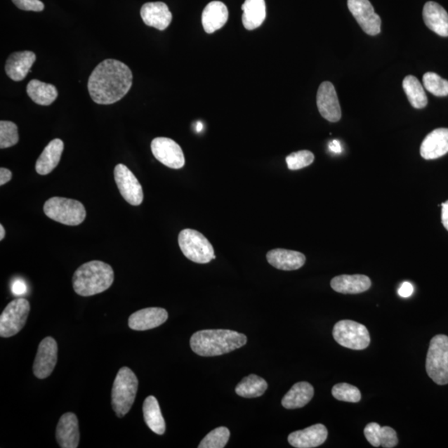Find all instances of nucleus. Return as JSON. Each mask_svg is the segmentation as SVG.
Here are the masks:
<instances>
[{"mask_svg":"<svg viewBox=\"0 0 448 448\" xmlns=\"http://www.w3.org/2000/svg\"><path fill=\"white\" fill-rule=\"evenodd\" d=\"M133 82L130 67L116 59H106L98 64L89 77L90 97L99 105H112L129 93Z\"/></svg>","mask_w":448,"mask_h":448,"instance_id":"obj_1","label":"nucleus"},{"mask_svg":"<svg viewBox=\"0 0 448 448\" xmlns=\"http://www.w3.org/2000/svg\"><path fill=\"white\" fill-rule=\"evenodd\" d=\"M244 334L230 330H204L195 332L190 339L192 350L204 357L230 353L246 345Z\"/></svg>","mask_w":448,"mask_h":448,"instance_id":"obj_2","label":"nucleus"},{"mask_svg":"<svg viewBox=\"0 0 448 448\" xmlns=\"http://www.w3.org/2000/svg\"><path fill=\"white\" fill-rule=\"evenodd\" d=\"M113 282L112 268L100 261L82 264L72 277L73 288L76 294L81 296L102 294L112 286Z\"/></svg>","mask_w":448,"mask_h":448,"instance_id":"obj_3","label":"nucleus"},{"mask_svg":"<svg viewBox=\"0 0 448 448\" xmlns=\"http://www.w3.org/2000/svg\"><path fill=\"white\" fill-rule=\"evenodd\" d=\"M138 385V378L130 368L119 370L112 390V405L118 418L124 417L134 404Z\"/></svg>","mask_w":448,"mask_h":448,"instance_id":"obj_4","label":"nucleus"},{"mask_svg":"<svg viewBox=\"0 0 448 448\" xmlns=\"http://www.w3.org/2000/svg\"><path fill=\"white\" fill-rule=\"evenodd\" d=\"M44 211L49 218L67 226L79 225L86 216L84 205L79 201L62 197L46 201Z\"/></svg>","mask_w":448,"mask_h":448,"instance_id":"obj_5","label":"nucleus"},{"mask_svg":"<svg viewBox=\"0 0 448 448\" xmlns=\"http://www.w3.org/2000/svg\"><path fill=\"white\" fill-rule=\"evenodd\" d=\"M426 370L428 376L440 386L448 383V336H434L427 355Z\"/></svg>","mask_w":448,"mask_h":448,"instance_id":"obj_6","label":"nucleus"},{"mask_svg":"<svg viewBox=\"0 0 448 448\" xmlns=\"http://www.w3.org/2000/svg\"><path fill=\"white\" fill-rule=\"evenodd\" d=\"M178 242L183 254L192 262L206 264L216 258L212 244L199 231L190 228L182 230Z\"/></svg>","mask_w":448,"mask_h":448,"instance_id":"obj_7","label":"nucleus"},{"mask_svg":"<svg viewBox=\"0 0 448 448\" xmlns=\"http://www.w3.org/2000/svg\"><path fill=\"white\" fill-rule=\"evenodd\" d=\"M333 337L338 344L355 350L367 349L370 343L367 328L350 319H344L335 324Z\"/></svg>","mask_w":448,"mask_h":448,"instance_id":"obj_8","label":"nucleus"},{"mask_svg":"<svg viewBox=\"0 0 448 448\" xmlns=\"http://www.w3.org/2000/svg\"><path fill=\"white\" fill-rule=\"evenodd\" d=\"M30 312V304L25 298L11 301L0 317V336L8 338L17 335L25 327Z\"/></svg>","mask_w":448,"mask_h":448,"instance_id":"obj_9","label":"nucleus"},{"mask_svg":"<svg viewBox=\"0 0 448 448\" xmlns=\"http://www.w3.org/2000/svg\"><path fill=\"white\" fill-rule=\"evenodd\" d=\"M117 188L128 204L139 206L144 200L143 186L130 169L123 164H118L114 170Z\"/></svg>","mask_w":448,"mask_h":448,"instance_id":"obj_10","label":"nucleus"},{"mask_svg":"<svg viewBox=\"0 0 448 448\" xmlns=\"http://www.w3.org/2000/svg\"><path fill=\"white\" fill-rule=\"evenodd\" d=\"M152 152L155 159L171 169L179 170L185 166L184 152L179 144L167 137H157L152 143Z\"/></svg>","mask_w":448,"mask_h":448,"instance_id":"obj_11","label":"nucleus"},{"mask_svg":"<svg viewBox=\"0 0 448 448\" xmlns=\"http://www.w3.org/2000/svg\"><path fill=\"white\" fill-rule=\"evenodd\" d=\"M348 8L365 34L378 35L381 31V18L369 0H348Z\"/></svg>","mask_w":448,"mask_h":448,"instance_id":"obj_12","label":"nucleus"},{"mask_svg":"<svg viewBox=\"0 0 448 448\" xmlns=\"http://www.w3.org/2000/svg\"><path fill=\"white\" fill-rule=\"evenodd\" d=\"M58 362V344L52 337H46L41 341L37 352L34 374L39 378L44 379L51 376Z\"/></svg>","mask_w":448,"mask_h":448,"instance_id":"obj_13","label":"nucleus"},{"mask_svg":"<svg viewBox=\"0 0 448 448\" xmlns=\"http://www.w3.org/2000/svg\"><path fill=\"white\" fill-rule=\"evenodd\" d=\"M317 107L323 118L330 122H337L341 118V108L335 86L330 81H324L317 91Z\"/></svg>","mask_w":448,"mask_h":448,"instance_id":"obj_14","label":"nucleus"},{"mask_svg":"<svg viewBox=\"0 0 448 448\" xmlns=\"http://www.w3.org/2000/svg\"><path fill=\"white\" fill-rule=\"evenodd\" d=\"M168 312L166 309L150 308L138 310L132 314L128 321L131 330L144 331L159 327L166 322Z\"/></svg>","mask_w":448,"mask_h":448,"instance_id":"obj_15","label":"nucleus"},{"mask_svg":"<svg viewBox=\"0 0 448 448\" xmlns=\"http://www.w3.org/2000/svg\"><path fill=\"white\" fill-rule=\"evenodd\" d=\"M56 440L62 448H77L80 441L79 419L73 413L64 414L59 419Z\"/></svg>","mask_w":448,"mask_h":448,"instance_id":"obj_16","label":"nucleus"},{"mask_svg":"<svg viewBox=\"0 0 448 448\" xmlns=\"http://www.w3.org/2000/svg\"><path fill=\"white\" fill-rule=\"evenodd\" d=\"M140 16L146 25L159 31L166 29L172 21L170 8L163 2L145 4L141 7Z\"/></svg>","mask_w":448,"mask_h":448,"instance_id":"obj_17","label":"nucleus"},{"mask_svg":"<svg viewBox=\"0 0 448 448\" xmlns=\"http://www.w3.org/2000/svg\"><path fill=\"white\" fill-rule=\"evenodd\" d=\"M327 437V428L323 424H315L303 430L291 433L288 442L296 448H313L322 445Z\"/></svg>","mask_w":448,"mask_h":448,"instance_id":"obj_18","label":"nucleus"},{"mask_svg":"<svg viewBox=\"0 0 448 448\" xmlns=\"http://www.w3.org/2000/svg\"><path fill=\"white\" fill-rule=\"evenodd\" d=\"M448 153V129L438 128L429 133L423 141L420 154L425 159H435Z\"/></svg>","mask_w":448,"mask_h":448,"instance_id":"obj_19","label":"nucleus"},{"mask_svg":"<svg viewBox=\"0 0 448 448\" xmlns=\"http://www.w3.org/2000/svg\"><path fill=\"white\" fill-rule=\"evenodd\" d=\"M36 54L31 51L15 52L9 55L6 63L7 76L13 81L25 79L36 61Z\"/></svg>","mask_w":448,"mask_h":448,"instance_id":"obj_20","label":"nucleus"},{"mask_svg":"<svg viewBox=\"0 0 448 448\" xmlns=\"http://www.w3.org/2000/svg\"><path fill=\"white\" fill-rule=\"evenodd\" d=\"M268 262L282 271H294L304 266L305 256L299 251L277 249L269 251Z\"/></svg>","mask_w":448,"mask_h":448,"instance_id":"obj_21","label":"nucleus"},{"mask_svg":"<svg viewBox=\"0 0 448 448\" xmlns=\"http://www.w3.org/2000/svg\"><path fill=\"white\" fill-rule=\"evenodd\" d=\"M423 17L429 29L437 35L448 37V13L440 4L433 1L425 4Z\"/></svg>","mask_w":448,"mask_h":448,"instance_id":"obj_22","label":"nucleus"},{"mask_svg":"<svg viewBox=\"0 0 448 448\" xmlns=\"http://www.w3.org/2000/svg\"><path fill=\"white\" fill-rule=\"evenodd\" d=\"M64 150L63 141L54 139L46 146L36 162V171L41 176H47L58 166Z\"/></svg>","mask_w":448,"mask_h":448,"instance_id":"obj_23","label":"nucleus"},{"mask_svg":"<svg viewBox=\"0 0 448 448\" xmlns=\"http://www.w3.org/2000/svg\"><path fill=\"white\" fill-rule=\"evenodd\" d=\"M331 286L339 294H359L369 289L371 281L364 275H341L334 277Z\"/></svg>","mask_w":448,"mask_h":448,"instance_id":"obj_24","label":"nucleus"},{"mask_svg":"<svg viewBox=\"0 0 448 448\" xmlns=\"http://www.w3.org/2000/svg\"><path fill=\"white\" fill-rule=\"evenodd\" d=\"M228 20V8L220 1L208 4L202 13V25L207 34H213L220 29Z\"/></svg>","mask_w":448,"mask_h":448,"instance_id":"obj_25","label":"nucleus"},{"mask_svg":"<svg viewBox=\"0 0 448 448\" xmlns=\"http://www.w3.org/2000/svg\"><path fill=\"white\" fill-rule=\"evenodd\" d=\"M314 388L308 382H299L292 386L283 397L282 404L287 409L303 408L312 400Z\"/></svg>","mask_w":448,"mask_h":448,"instance_id":"obj_26","label":"nucleus"},{"mask_svg":"<svg viewBox=\"0 0 448 448\" xmlns=\"http://www.w3.org/2000/svg\"><path fill=\"white\" fill-rule=\"evenodd\" d=\"M242 24L246 29L253 30L263 24L266 18L265 0H245L242 6Z\"/></svg>","mask_w":448,"mask_h":448,"instance_id":"obj_27","label":"nucleus"},{"mask_svg":"<svg viewBox=\"0 0 448 448\" xmlns=\"http://www.w3.org/2000/svg\"><path fill=\"white\" fill-rule=\"evenodd\" d=\"M27 93L33 102L40 106H50L58 98L56 86L33 79L27 86Z\"/></svg>","mask_w":448,"mask_h":448,"instance_id":"obj_28","label":"nucleus"},{"mask_svg":"<svg viewBox=\"0 0 448 448\" xmlns=\"http://www.w3.org/2000/svg\"><path fill=\"white\" fill-rule=\"evenodd\" d=\"M143 414L145 422L150 430L159 435H163L166 432V422L158 400L154 396H149L144 401Z\"/></svg>","mask_w":448,"mask_h":448,"instance_id":"obj_29","label":"nucleus"},{"mask_svg":"<svg viewBox=\"0 0 448 448\" xmlns=\"http://www.w3.org/2000/svg\"><path fill=\"white\" fill-rule=\"evenodd\" d=\"M268 383L265 379L256 376V374H250L248 377L242 379L237 386L235 391L237 395L251 399V397L263 395L268 390Z\"/></svg>","mask_w":448,"mask_h":448,"instance_id":"obj_30","label":"nucleus"},{"mask_svg":"<svg viewBox=\"0 0 448 448\" xmlns=\"http://www.w3.org/2000/svg\"><path fill=\"white\" fill-rule=\"evenodd\" d=\"M403 88L407 98L414 108L422 109L427 106V95L417 77L407 76L403 81Z\"/></svg>","mask_w":448,"mask_h":448,"instance_id":"obj_31","label":"nucleus"},{"mask_svg":"<svg viewBox=\"0 0 448 448\" xmlns=\"http://www.w3.org/2000/svg\"><path fill=\"white\" fill-rule=\"evenodd\" d=\"M423 81L424 88L436 97H446L448 95V81L442 79L437 73H425Z\"/></svg>","mask_w":448,"mask_h":448,"instance_id":"obj_32","label":"nucleus"},{"mask_svg":"<svg viewBox=\"0 0 448 448\" xmlns=\"http://www.w3.org/2000/svg\"><path fill=\"white\" fill-rule=\"evenodd\" d=\"M230 432L225 427H219L210 432L201 441L199 448H223L230 440Z\"/></svg>","mask_w":448,"mask_h":448,"instance_id":"obj_33","label":"nucleus"},{"mask_svg":"<svg viewBox=\"0 0 448 448\" xmlns=\"http://www.w3.org/2000/svg\"><path fill=\"white\" fill-rule=\"evenodd\" d=\"M20 140L15 123L8 121H0V148L6 149L15 145Z\"/></svg>","mask_w":448,"mask_h":448,"instance_id":"obj_34","label":"nucleus"},{"mask_svg":"<svg viewBox=\"0 0 448 448\" xmlns=\"http://www.w3.org/2000/svg\"><path fill=\"white\" fill-rule=\"evenodd\" d=\"M332 395L337 400L349 402V403H359L361 400V394L358 388L345 383H338L334 386Z\"/></svg>","mask_w":448,"mask_h":448,"instance_id":"obj_35","label":"nucleus"},{"mask_svg":"<svg viewBox=\"0 0 448 448\" xmlns=\"http://www.w3.org/2000/svg\"><path fill=\"white\" fill-rule=\"evenodd\" d=\"M315 157L309 150H300L292 153L286 158L287 167L291 171L301 170L310 166L314 162Z\"/></svg>","mask_w":448,"mask_h":448,"instance_id":"obj_36","label":"nucleus"},{"mask_svg":"<svg viewBox=\"0 0 448 448\" xmlns=\"http://www.w3.org/2000/svg\"><path fill=\"white\" fill-rule=\"evenodd\" d=\"M378 438L381 446L385 448L395 447L399 442L395 429L388 426L381 427Z\"/></svg>","mask_w":448,"mask_h":448,"instance_id":"obj_37","label":"nucleus"},{"mask_svg":"<svg viewBox=\"0 0 448 448\" xmlns=\"http://www.w3.org/2000/svg\"><path fill=\"white\" fill-rule=\"evenodd\" d=\"M15 6L25 11L41 12L44 9V4L41 0H12Z\"/></svg>","mask_w":448,"mask_h":448,"instance_id":"obj_38","label":"nucleus"},{"mask_svg":"<svg viewBox=\"0 0 448 448\" xmlns=\"http://www.w3.org/2000/svg\"><path fill=\"white\" fill-rule=\"evenodd\" d=\"M381 425L376 423H369L365 427L364 433L365 437L368 442L374 447H381V442H379V431H381Z\"/></svg>","mask_w":448,"mask_h":448,"instance_id":"obj_39","label":"nucleus"},{"mask_svg":"<svg viewBox=\"0 0 448 448\" xmlns=\"http://www.w3.org/2000/svg\"><path fill=\"white\" fill-rule=\"evenodd\" d=\"M27 290L26 283L22 279L17 278L12 282L11 291L13 294L22 296L26 294Z\"/></svg>","mask_w":448,"mask_h":448,"instance_id":"obj_40","label":"nucleus"},{"mask_svg":"<svg viewBox=\"0 0 448 448\" xmlns=\"http://www.w3.org/2000/svg\"><path fill=\"white\" fill-rule=\"evenodd\" d=\"M397 294L404 298H408L414 294V286L408 282H404L397 291Z\"/></svg>","mask_w":448,"mask_h":448,"instance_id":"obj_41","label":"nucleus"},{"mask_svg":"<svg viewBox=\"0 0 448 448\" xmlns=\"http://www.w3.org/2000/svg\"><path fill=\"white\" fill-rule=\"evenodd\" d=\"M12 179V172L6 168L0 169V185L7 184Z\"/></svg>","mask_w":448,"mask_h":448,"instance_id":"obj_42","label":"nucleus"},{"mask_svg":"<svg viewBox=\"0 0 448 448\" xmlns=\"http://www.w3.org/2000/svg\"><path fill=\"white\" fill-rule=\"evenodd\" d=\"M442 223L448 231V200L442 204Z\"/></svg>","mask_w":448,"mask_h":448,"instance_id":"obj_43","label":"nucleus"},{"mask_svg":"<svg viewBox=\"0 0 448 448\" xmlns=\"http://www.w3.org/2000/svg\"><path fill=\"white\" fill-rule=\"evenodd\" d=\"M329 147H330V150L334 153L340 154L342 152L341 143L336 140H332L330 145H329Z\"/></svg>","mask_w":448,"mask_h":448,"instance_id":"obj_44","label":"nucleus"},{"mask_svg":"<svg viewBox=\"0 0 448 448\" xmlns=\"http://www.w3.org/2000/svg\"><path fill=\"white\" fill-rule=\"evenodd\" d=\"M4 237H6V230H4V226L0 225V240H3L4 239Z\"/></svg>","mask_w":448,"mask_h":448,"instance_id":"obj_45","label":"nucleus"},{"mask_svg":"<svg viewBox=\"0 0 448 448\" xmlns=\"http://www.w3.org/2000/svg\"><path fill=\"white\" fill-rule=\"evenodd\" d=\"M204 126L202 124V123L201 122H198L197 123V127H196V131H197V132H200L201 131L203 130Z\"/></svg>","mask_w":448,"mask_h":448,"instance_id":"obj_46","label":"nucleus"}]
</instances>
